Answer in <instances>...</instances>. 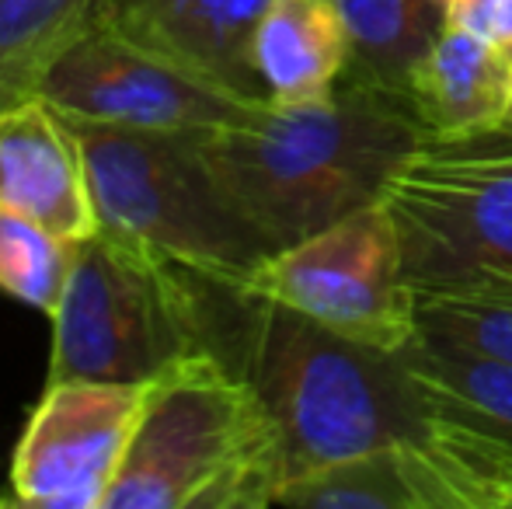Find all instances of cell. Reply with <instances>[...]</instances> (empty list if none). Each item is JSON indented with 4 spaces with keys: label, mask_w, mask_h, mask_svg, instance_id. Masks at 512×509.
Here are the masks:
<instances>
[{
    "label": "cell",
    "mask_w": 512,
    "mask_h": 509,
    "mask_svg": "<svg viewBox=\"0 0 512 509\" xmlns=\"http://www.w3.org/2000/svg\"><path fill=\"white\" fill-rule=\"evenodd\" d=\"M213 356L269 408L286 482L380 447L418 443L446 415L398 349L352 342L241 283H223Z\"/></svg>",
    "instance_id": "6da1fadb"
},
{
    "label": "cell",
    "mask_w": 512,
    "mask_h": 509,
    "mask_svg": "<svg viewBox=\"0 0 512 509\" xmlns=\"http://www.w3.org/2000/svg\"><path fill=\"white\" fill-rule=\"evenodd\" d=\"M422 140L405 102L345 81L321 102L262 98L234 123L196 133L223 196L272 252L377 206Z\"/></svg>",
    "instance_id": "7a4b0ae2"
},
{
    "label": "cell",
    "mask_w": 512,
    "mask_h": 509,
    "mask_svg": "<svg viewBox=\"0 0 512 509\" xmlns=\"http://www.w3.org/2000/svg\"><path fill=\"white\" fill-rule=\"evenodd\" d=\"M283 485L269 408L230 363L196 353L150 381L105 509H265Z\"/></svg>",
    "instance_id": "3957f363"
},
{
    "label": "cell",
    "mask_w": 512,
    "mask_h": 509,
    "mask_svg": "<svg viewBox=\"0 0 512 509\" xmlns=\"http://www.w3.org/2000/svg\"><path fill=\"white\" fill-rule=\"evenodd\" d=\"M227 279L98 231L77 245L53 311L46 381L147 384L196 353H213L220 286Z\"/></svg>",
    "instance_id": "277c9868"
},
{
    "label": "cell",
    "mask_w": 512,
    "mask_h": 509,
    "mask_svg": "<svg viewBox=\"0 0 512 509\" xmlns=\"http://www.w3.org/2000/svg\"><path fill=\"white\" fill-rule=\"evenodd\" d=\"M70 126L88 164L98 231L241 286L265 258L276 255L223 196L199 154L196 133L91 119H70Z\"/></svg>",
    "instance_id": "5b68a950"
},
{
    "label": "cell",
    "mask_w": 512,
    "mask_h": 509,
    "mask_svg": "<svg viewBox=\"0 0 512 509\" xmlns=\"http://www.w3.org/2000/svg\"><path fill=\"white\" fill-rule=\"evenodd\" d=\"M401 269L415 293L512 286V133L429 140L387 182Z\"/></svg>",
    "instance_id": "8992f818"
},
{
    "label": "cell",
    "mask_w": 512,
    "mask_h": 509,
    "mask_svg": "<svg viewBox=\"0 0 512 509\" xmlns=\"http://www.w3.org/2000/svg\"><path fill=\"white\" fill-rule=\"evenodd\" d=\"M244 290L279 300L317 325L373 349H401L415 325V290L384 206H366L269 255Z\"/></svg>",
    "instance_id": "52a82bcc"
},
{
    "label": "cell",
    "mask_w": 512,
    "mask_h": 509,
    "mask_svg": "<svg viewBox=\"0 0 512 509\" xmlns=\"http://www.w3.org/2000/svg\"><path fill=\"white\" fill-rule=\"evenodd\" d=\"M147 391L150 381H46L11 457V503L105 509L133 447Z\"/></svg>",
    "instance_id": "ba28073f"
},
{
    "label": "cell",
    "mask_w": 512,
    "mask_h": 509,
    "mask_svg": "<svg viewBox=\"0 0 512 509\" xmlns=\"http://www.w3.org/2000/svg\"><path fill=\"white\" fill-rule=\"evenodd\" d=\"M39 98L70 119L161 133H203L234 123L255 105L105 25H95L60 56Z\"/></svg>",
    "instance_id": "9c48e42d"
},
{
    "label": "cell",
    "mask_w": 512,
    "mask_h": 509,
    "mask_svg": "<svg viewBox=\"0 0 512 509\" xmlns=\"http://www.w3.org/2000/svg\"><path fill=\"white\" fill-rule=\"evenodd\" d=\"M265 7L269 0H102L98 25L230 95L262 102L251 46Z\"/></svg>",
    "instance_id": "30bf717a"
},
{
    "label": "cell",
    "mask_w": 512,
    "mask_h": 509,
    "mask_svg": "<svg viewBox=\"0 0 512 509\" xmlns=\"http://www.w3.org/2000/svg\"><path fill=\"white\" fill-rule=\"evenodd\" d=\"M0 206L74 241L98 234L81 140L46 98L0 112Z\"/></svg>",
    "instance_id": "8fae6325"
},
{
    "label": "cell",
    "mask_w": 512,
    "mask_h": 509,
    "mask_svg": "<svg viewBox=\"0 0 512 509\" xmlns=\"http://www.w3.org/2000/svg\"><path fill=\"white\" fill-rule=\"evenodd\" d=\"M405 105L429 140L502 129L512 105V53L460 25H443L411 70Z\"/></svg>",
    "instance_id": "7c38bea8"
},
{
    "label": "cell",
    "mask_w": 512,
    "mask_h": 509,
    "mask_svg": "<svg viewBox=\"0 0 512 509\" xmlns=\"http://www.w3.org/2000/svg\"><path fill=\"white\" fill-rule=\"evenodd\" d=\"M251 56L269 102L304 105L331 98L349 63V39L335 0H269Z\"/></svg>",
    "instance_id": "4fadbf2b"
},
{
    "label": "cell",
    "mask_w": 512,
    "mask_h": 509,
    "mask_svg": "<svg viewBox=\"0 0 512 509\" xmlns=\"http://www.w3.org/2000/svg\"><path fill=\"white\" fill-rule=\"evenodd\" d=\"M335 7L349 39L342 81L405 102L411 70L446 25L436 0H335Z\"/></svg>",
    "instance_id": "5bb4252c"
},
{
    "label": "cell",
    "mask_w": 512,
    "mask_h": 509,
    "mask_svg": "<svg viewBox=\"0 0 512 509\" xmlns=\"http://www.w3.org/2000/svg\"><path fill=\"white\" fill-rule=\"evenodd\" d=\"M102 18V0H0V112L39 98L49 70Z\"/></svg>",
    "instance_id": "9a60e30c"
},
{
    "label": "cell",
    "mask_w": 512,
    "mask_h": 509,
    "mask_svg": "<svg viewBox=\"0 0 512 509\" xmlns=\"http://www.w3.org/2000/svg\"><path fill=\"white\" fill-rule=\"evenodd\" d=\"M398 356L443 401L512 440V363L422 328L398 349Z\"/></svg>",
    "instance_id": "2e32d148"
},
{
    "label": "cell",
    "mask_w": 512,
    "mask_h": 509,
    "mask_svg": "<svg viewBox=\"0 0 512 509\" xmlns=\"http://www.w3.org/2000/svg\"><path fill=\"white\" fill-rule=\"evenodd\" d=\"M81 241L0 206V290L46 318L60 307Z\"/></svg>",
    "instance_id": "e0dca14e"
},
{
    "label": "cell",
    "mask_w": 512,
    "mask_h": 509,
    "mask_svg": "<svg viewBox=\"0 0 512 509\" xmlns=\"http://www.w3.org/2000/svg\"><path fill=\"white\" fill-rule=\"evenodd\" d=\"M415 325L512 363V286L506 290L415 293Z\"/></svg>",
    "instance_id": "ac0fdd59"
},
{
    "label": "cell",
    "mask_w": 512,
    "mask_h": 509,
    "mask_svg": "<svg viewBox=\"0 0 512 509\" xmlns=\"http://www.w3.org/2000/svg\"><path fill=\"white\" fill-rule=\"evenodd\" d=\"M502 129H509L512 133V105H509V116H506V123H502Z\"/></svg>",
    "instance_id": "d6986e66"
}]
</instances>
